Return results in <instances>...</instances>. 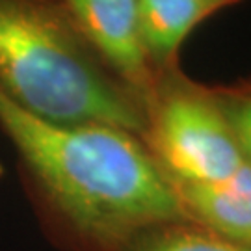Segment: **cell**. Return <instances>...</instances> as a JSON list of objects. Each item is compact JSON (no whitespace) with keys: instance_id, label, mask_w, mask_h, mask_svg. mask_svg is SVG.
Returning a JSON list of instances; mask_svg holds the SVG:
<instances>
[{"instance_id":"cell-10","label":"cell","mask_w":251,"mask_h":251,"mask_svg":"<svg viewBox=\"0 0 251 251\" xmlns=\"http://www.w3.org/2000/svg\"><path fill=\"white\" fill-rule=\"evenodd\" d=\"M206 2H208V4H210L216 11H220V9L229 8V6H233V4L240 2V0H206Z\"/></svg>"},{"instance_id":"cell-6","label":"cell","mask_w":251,"mask_h":251,"mask_svg":"<svg viewBox=\"0 0 251 251\" xmlns=\"http://www.w3.org/2000/svg\"><path fill=\"white\" fill-rule=\"evenodd\" d=\"M140 37L154 71L180 63L190 32L216 9L206 0H136Z\"/></svg>"},{"instance_id":"cell-8","label":"cell","mask_w":251,"mask_h":251,"mask_svg":"<svg viewBox=\"0 0 251 251\" xmlns=\"http://www.w3.org/2000/svg\"><path fill=\"white\" fill-rule=\"evenodd\" d=\"M214 91L231 125L244 162L251 166V97L234 91L231 86H214Z\"/></svg>"},{"instance_id":"cell-5","label":"cell","mask_w":251,"mask_h":251,"mask_svg":"<svg viewBox=\"0 0 251 251\" xmlns=\"http://www.w3.org/2000/svg\"><path fill=\"white\" fill-rule=\"evenodd\" d=\"M171 188L188 220L251 248V166L244 162L224 180Z\"/></svg>"},{"instance_id":"cell-11","label":"cell","mask_w":251,"mask_h":251,"mask_svg":"<svg viewBox=\"0 0 251 251\" xmlns=\"http://www.w3.org/2000/svg\"><path fill=\"white\" fill-rule=\"evenodd\" d=\"M4 175V166H2V162H0V177Z\"/></svg>"},{"instance_id":"cell-1","label":"cell","mask_w":251,"mask_h":251,"mask_svg":"<svg viewBox=\"0 0 251 251\" xmlns=\"http://www.w3.org/2000/svg\"><path fill=\"white\" fill-rule=\"evenodd\" d=\"M0 128L63 251H123L152 225L186 218L140 136L108 125L54 123L2 91Z\"/></svg>"},{"instance_id":"cell-7","label":"cell","mask_w":251,"mask_h":251,"mask_svg":"<svg viewBox=\"0 0 251 251\" xmlns=\"http://www.w3.org/2000/svg\"><path fill=\"white\" fill-rule=\"evenodd\" d=\"M123 251H251L188 218L152 225L136 234Z\"/></svg>"},{"instance_id":"cell-3","label":"cell","mask_w":251,"mask_h":251,"mask_svg":"<svg viewBox=\"0 0 251 251\" xmlns=\"http://www.w3.org/2000/svg\"><path fill=\"white\" fill-rule=\"evenodd\" d=\"M144 114L142 142L170 186L224 180L244 166L214 86L190 78L180 63L156 75Z\"/></svg>"},{"instance_id":"cell-4","label":"cell","mask_w":251,"mask_h":251,"mask_svg":"<svg viewBox=\"0 0 251 251\" xmlns=\"http://www.w3.org/2000/svg\"><path fill=\"white\" fill-rule=\"evenodd\" d=\"M63 4L93 52L144 106L158 73L140 37L136 0H63Z\"/></svg>"},{"instance_id":"cell-9","label":"cell","mask_w":251,"mask_h":251,"mask_svg":"<svg viewBox=\"0 0 251 251\" xmlns=\"http://www.w3.org/2000/svg\"><path fill=\"white\" fill-rule=\"evenodd\" d=\"M234 91H238V93H242V95H248L251 97V75L248 76H242L238 82H234V84H229Z\"/></svg>"},{"instance_id":"cell-2","label":"cell","mask_w":251,"mask_h":251,"mask_svg":"<svg viewBox=\"0 0 251 251\" xmlns=\"http://www.w3.org/2000/svg\"><path fill=\"white\" fill-rule=\"evenodd\" d=\"M0 91L54 123L144 136L142 102L93 52L63 0H0Z\"/></svg>"}]
</instances>
